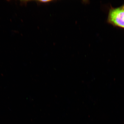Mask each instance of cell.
<instances>
[{"mask_svg":"<svg viewBox=\"0 0 124 124\" xmlns=\"http://www.w3.org/2000/svg\"><path fill=\"white\" fill-rule=\"evenodd\" d=\"M108 21L114 25L124 28V9L122 8L111 9L108 14Z\"/></svg>","mask_w":124,"mask_h":124,"instance_id":"cell-1","label":"cell"},{"mask_svg":"<svg viewBox=\"0 0 124 124\" xmlns=\"http://www.w3.org/2000/svg\"><path fill=\"white\" fill-rule=\"evenodd\" d=\"M50 0H40V1H41L42 2H49V1H51Z\"/></svg>","mask_w":124,"mask_h":124,"instance_id":"cell-2","label":"cell"},{"mask_svg":"<svg viewBox=\"0 0 124 124\" xmlns=\"http://www.w3.org/2000/svg\"><path fill=\"white\" fill-rule=\"evenodd\" d=\"M122 8H123L124 9V6Z\"/></svg>","mask_w":124,"mask_h":124,"instance_id":"cell-3","label":"cell"}]
</instances>
